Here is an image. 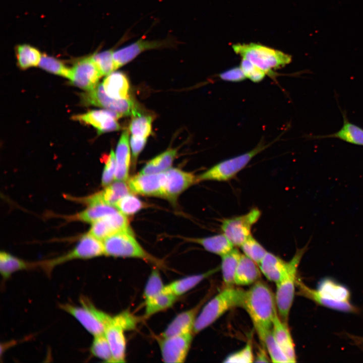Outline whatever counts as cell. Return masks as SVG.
Instances as JSON below:
<instances>
[{
	"label": "cell",
	"instance_id": "6da1fadb",
	"mask_svg": "<svg viewBox=\"0 0 363 363\" xmlns=\"http://www.w3.org/2000/svg\"><path fill=\"white\" fill-rule=\"evenodd\" d=\"M243 308L249 315L258 336L272 327L277 312L275 294L265 283L258 281L245 292Z\"/></svg>",
	"mask_w": 363,
	"mask_h": 363
},
{
	"label": "cell",
	"instance_id": "7a4b0ae2",
	"mask_svg": "<svg viewBox=\"0 0 363 363\" xmlns=\"http://www.w3.org/2000/svg\"><path fill=\"white\" fill-rule=\"evenodd\" d=\"M298 294L318 305L345 313H356L358 309L350 302L348 288L331 278H324L318 283L317 289L310 288L297 280Z\"/></svg>",
	"mask_w": 363,
	"mask_h": 363
},
{
	"label": "cell",
	"instance_id": "3957f363",
	"mask_svg": "<svg viewBox=\"0 0 363 363\" xmlns=\"http://www.w3.org/2000/svg\"><path fill=\"white\" fill-rule=\"evenodd\" d=\"M245 292L234 286L225 287L203 308L196 318L193 333L197 334L207 328L227 311L243 307Z\"/></svg>",
	"mask_w": 363,
	"mask_h": 363
},
{
	"label": "cell",
	"instance_id": "277c9868",
	"mask_svg": "<svg viewBox=\"0 0 363 363\" xmlns=\"http://www.w3.org/2000/svg\"><path fill=\"white\" fill-rule=\"evenodd\" d=\"M232 48L242 58L251 62L270 76L292 60L288 54L257 43H237L232 45Z\"/></svg>",
	"mask_w": 363,
	"mask_h": 363
},
{
	"label": "cell",
	"instance_id": "5b68a950",
	"mask_svg": "<svg viewBox=\"0 0 363 363\" xmlns=\"http://www.w3.org/2000/svg\"><path fill=\"white\" fill-rule=\"evenodd\" d=\"M310 241L303 248L297 249L293 257L288 262L285 274L276 284L275 294L278 314L281 319L287 322L292 307L295 289L297 281V271L301 259L307 252Z\"/></svg>",
	"mask_w": 363,
	"mask_h": 363
},
{
	"label": "cell",
	"instance_id": "8992f818",
	"mask_svg": "<svg viewBox=\"0 0 363 363\" xmlns=\"http://www.w3.org/2000/svg\"><path fill=\"white\" fill-rule=\"evenodd\" d=\"M104 255L115 257L139 258L157 265L162 263L146 252L134 237L132 231H122L102 240Z\"/></svg>",
	"mask_w": 363,
	"mask_h": 363
},
{
	"label": "cell",
	"instance_id": "52a82bcc",
	"mask_svg": "<svg viewBox=\"0 0 363 363\" xmlns=\"http://www.w3.org/2000/svg\"><path fill=\"white\" fill-rule=\"evenodd\" d=\"M269 145L261 141L253 149L223 160L197 176V182L204 180L227 181L244 169L257 154Z\"/></svg>",
	"mask_w": 363,
	"mask_h": 363
},
{
	"label": "cell",
	"instance_id": "ba28073f",
	"mask_svg": "<svg viewBox=\"0 0 363 363\" xmlns=\"http://www.w3.org/2000/svg\"><path fill=\"white\" fill-rule=\"evenodd\" d=\"M60 308L73 316L93 336L104 334L111 316L97 309L88 299L80 298V306L61 304Z\"/></svg>",
	"mask_w": 363,
	"mask_h": 363
},
{
	"label": "cell",
	"instance_id": "9c48e42d",
	"mask_svg": "<svg viewBox=\"0 0 363 363\" xmlns=\"http://www.w3.org/2000/svg\"><path fill=\"white\" fill-rule=\"evenodd\" d=\"M104 255L102 241L89 233L83 235L76 246L65 255L37 263L47 273L55 266L75 259H86Z\"/></svg>",
	"mask_w": 363,
	"mask_h": 363
},
{
	"label": "cell",
	"instance_id": "30bf717a",
	"mask_svg": "<svg viewBox=\"0 0 363 363\" xmlns=\"http://www.w3.org/2000/svg\"><path fill=\"white\" fill-rule=\"evenodd\" d=\"M81 103L84 105H93L114 111L122 116H129L136 107L130 98L117 99L109 96L105 92L102 84L81 94Z\"/></svg>",
	"mask_w": 363,
	"mask_h": 363
},
{
	"label": "cell",
	"instance_id": "8fae6325",
	"mask_svg": "<svg viewBox=\"0 0 363 363\" xmlns=\"http://www.w3.org/2000/svg\"><path fill=\"white\" fill-rule=\"evenodd\" d=\"M261 215L260 210L255 208L244 215L225 219L221 225L223 233L233 246L240 247L251 235L252 227Z\"/></svg>",
	"mask_w": 363,
	"mask_h": 363
},
{
	"label": "cell",
	"instance_id": "7c38bea8",
	"mask_svg": "<svg viewBox=\"0 0 363 363\" xmlns=\"http://www.w3.org/2000/svg\"><path fill=\"white\" fill-rule=\"evenodd\" d=\"M177 42L172 38L150 40L141 38L138 40L113 51V58L116 70L133 60L145 51L168 48L174 46Z\"/></svg>",
	"mask_w": 363,
	"mask_h": 363
},
{
	"label": "cell",
	"instance_id": "4fadbf2b",
	"mask_svg": "<svg viewBox=\"0 0 363 363\" xmlns=\"http://www.w3.org/2000/svg\"><path fill=\"white\" fill-rule=\"evenodd\" d=\"M130 330L128 322L121 313L111 318L104 334L109 343L114 362L126 361V341L125 331Z\"/></svg>",
	"mask_w": 363,
	"mask_h": 363
},
{
	"label": "cell",
	"instance_id": "5bb4252c",
	"mask_svg": "<svg viewBox=\"0 0 363 363\" xmlns=\"http://www.w3.org/2000/svg\"><path fill=\"white\" fill-rule=\"evenodd\" d=\"M193 332H189L159 340L162 360L167 363L185 362L193 340Z\"/></svg>",
	"mask_w": 363,
	"mask_h": 363
},
{
	"label": "cell",
	"instance_id": "9a60e30c",
	"mask_svg": "<svg viewBox=\"0 0 363 363\" xmlns=\"http://www.w3.org/2000/svg\"><path fill=\"white\" fill-rule=\"evenodd\" d=\"M102 74L91 56L77 61L71 69V82L86 91L94 89L98 84Z\"/></svg>",
	"mask_w": 363,
	"mask_h": 363
},
{
	"label": "cell",
	"instance_id": "2e32d148",
	"mask_svg": "<svg viewBox=\"0 0 363 363\" xmlns=\"http://www.w3.org/2000/svg\"><path fill=\"white\" fill-rule=\"evenodd\" d=\"M123 117L120 114L109 110H93L86 113L78 114L73 119L91 125L97 130L99 134L118 131L120 126L117 119Z\"/></svg>",
	"mask_w": 363,
	"mask_h": 363
},
{
	"label": "cell",
	"instance_id": "e0dca14e",
	"mask_svg": "<svg viewBox=\"0 0 363 363\" xmlns=\"http://www.w3.org/2000/svg\"><path fill=\"white\" fill-rule=\"evenodd\" d=\"M165 181L164 172L151 174L139 173L131 177L128 184L134 193L163 198Z\"/></svg>",
	"mask_w": 363,
	"mask_h": 363
},
{
	"label": "cell",
	"instance_id": "ac0fdd59",
	"mask_svg": "<svg viewBox=\"0 0 363 363\" xmlns=\"http://www.w3.org/2000/svg\"><path fill=\"white\" fill-rule=\"evenodd\" d=\"M165 181L163 197L172 202L184 191L197 183V176L193 173L177 168H170L164 171Z\"/></svg>",
	"mask_w": 363,
	"mask_h": 363
},
{
	"label": "cell",
	"instance_id": "d6986e66",
	"mask_svg": "<svg viewBox=\"0 0 363 363\" xmlns=\"http://www.w3.org/2000/svg\"><path fill=\"white\" fill-rule=\"evenodd\" d=\"M91 224L88 233L101 240L116 232L131 230L127 216L119 211L106 215Z\"/></svg>",
	"mask_w": 363,
	"mask_h": 363
},
{
	"label": "cell",
	"instance_id": "ffe728a7",
	"mask_svg": "<svg viewBox=\"0 0 363 363\" xmlns=\"http://www.w3.org/2000/svg\"><path fill=\"white\" fill-rule=\"evenodd\" d=\"M343 118L341 128L337 132L327 135H310V140H321L328 138L338 139L353 145L363 146V128L349 121L345 110L339 106Z\"/></svg>",
	"mask_w": 363,
	"mask_h": 363
},
{
	"label": "cell",
	"instance_id": "44dd1931",
	"mask_svg": "<svg viewBox=\"0 0 363 363\" xmlns=\"http://www.w3.org/2000/svg\"><path fill=\"white\" fill-rule=\"evenodd\" d=\"M286 323L281 319L277 312L273 319L272 331L276 341L290 362H295V346Z\"/></svg>",
	"mask_w": 363,
	"mask_h": 363
},
{
	"label": "cell",
	"instance_id": "7402d4cb",
	"mask_svg": "<svg viewBox=\"0 0 363 363\" xmlns=\"http://www.w3.org/2000/svg\"><path fill=\"white\" fill-rule=\"evenodd\" d=\"M201 305L177 315L162 333L161 337L167 338L193 332L194 324Z\"/></svg>",
	"mask_w": 363,
	"mask_h": 363
},
{
	"label": "cell",
	"instance_id": "603a6c76",
	"mask_svg": "<svg viewBox=\"0 0 363 363\" xmlns=\"http://www.w3.org/2000/svg\"><path fill=\"white\" fill-rule=\"evenodd\" d=\"M115 157L116 167L115 179L125 181L129 177L131 160L128 130H125L120 136L116 147Z\"/></svg>",
	"mask_w": 363,
	"mask_h": 363
},
{
	"label": "cell",
	"instance_id": "cb8c5ba5",
	"mask_svg": "<svg viewBox=\"0 0 363 363\" xmlns=\"http://www.w3.org/2000/svg\"><path fill=\"white\" fill-rule=\"evenodd\" d=\"M102 84L109 96L117 99L130 98L129 82L125 73L113 72L107 75Z\"/></svg>",
	"mask_w": 363,
	"mask_h": 363
},
{
	"label": "cell",
	"instance_id": "d4e9b609",
	"mask_svg": "<svg viewBox=\"0 0 363 363\" xmlns=\"http://www.w3.org/2000/svg\"><path fill=\"white\" fill-rule=\"evenodd\" d=\"M261 272L257 263L241 254L235 272V285L244 286L253 284L259 281Z\"/></svg>",
	"mask_w": 363,
	"mask_h": 363
},
{
	"label": "cell",
	"instance_id": "484cf974",
	"mask_svg": "<svg viewBox=\"0 0 363 363\" xmlns=\"http://www.w3.org/2000/svg\"><path fill=\"white\" fill-rule=\"evenodd\" d=\"M261 273L270 281L276 284L285 274L288 262H285L273 254L267 252L259 265Z\"/></svg>",
	"mask_w": 363,
	"mask_h": 363
},
{
	"label": "cell",
	"instance_id": "4316f807",
	"mask_svg": "<svg viewBox=\"0 0 363 363\" xmlns=\"http://www.w3.org/2000/svg\"><path fill=\"white\" fill-rule=\"evenodd\" d=\"M188 240L202 246L209 252L220 256L233 249V245L223 233L203 238H189Z\"/></svg>",
	"mask_w": 363,
	"mask_h": 363
},
{
	"label": "cell",
	"instance_id": "83f0119b",
	"mask_svg": "<svg viewBox=\"0 0 363 363\" xmlns=\"http://www.w3.org/2000/svg\"><path fill=\"white\" fill-rule=\"evenodd\" d=\"M118 211V210L113 205L100 202L88 205L84 210L69 216V219L72 220L92 223L106 215Z\"/></svg>",
	"mask_w": 363,
	"mask_h": 363
},
{
	"label": "cell",
	"instance_id": "f1b7e54d",
	"mask_svg": "<svg viewBox=\"0 0 363 363\" xmlns=\"http://www.w3.org/2000/svg\"><path fill=\"white\" fill-rule=\"evenodd\" d=\"M219 269V267H216L201 274L193 275L176 280L165 285V288L177 296L183 295L195 287L205 278L216 273Z\"/></svg>",
	"mask_w": 363,
	"mask_h": 363
},
{
	"label": "cell",
	"instance_id": "f546056e",
	"mask_svg": "<svg viewBox=\"0 0 363 363\" xmlns=\"http://www.w3.org/2000/svg\"><path fill=\"white\" fill-rule=\"evenodd\" d=\"M128 184L124 180H116L105 187L103 190L93 194L99 202L113 205L120 199L130 193Z\"/></svg>",
	"mask_w": 363,
	"mask_h": 363
},
{
	"label": "cell",
	"instance_id": "4dcf8cb0",
	"mask_svg": "<svg viewBox=\"0 0 363 363\" xmlns=\"http://www.w3.org/2000/svg\"><path fill=\"white\" fill-rule=\"evenodd\" d=\"M36 267V263L26 262L5 251L0 253V272L4 279L16 272Z\"/></svg>",
	"mask_w": 363,
	"mask_h": 363
},
{
	"label": "cell",
	"instance_id": "1f68e13d",
	"mask_svg": "<svg viewBox=\"0 0 363 363\" xmlns=\"http://www.w3.org/2000/svg\"><path fill=\"white\" fill-rule=\"evenodd\" d=\"M177 155V150L168 149L149 160L142 168L140 173H159L168 170Z\"/></svg>",
	"mask_w": 363,
	"mask_h": 363
},
{
	"label": "cell",
	"instance_id": "d6a6232c",
	"mask_svg": "<svg viewBox=\"0 0 363 363\" xmlns=\"http://www.w3.org/2000/svg\"><path fill=\"white\" fill-rule=\"evenodd\" d=\"M241 254L236 249H233L221 257V269L225 287L235 285L234 277L236 270Z\"/></svg>",
	"mask_w": 363,
	"mask_h": 363
},
{
	"label": "cell",
	"instance_id": "836d02e7",
	"mask_svg": "<svg viewBox=\"0 0 363 363\" xmlns=\"http://www.w3.org/2000/svg\"><path fill=\"white\" fill-rule=\"evenodd\" d=\"M177 296L167 290H163L157 295L145 300V314L147 318L171 306L175 302Z\"/></svg>",
	"mask_w": 363,
	"mask_h": 363
},
{
	"label": "cell",
	"instance_id": "e575fe53",
	"mask_svg": "<svg viewBox=\"0 0 363 363\" xmlns=\"http://www.w3.org/2000/svg\"><path fill=\"white\" fill-rule=\"evenodd\" d=\"M131 115L129 130L132 135L147 138L152 133V117L140 112L137 106Z\"/></svg>",
	"mask_w": 363,
	"mask_h": 363
},
{
	"label": "cell",
	"instance_id": "d590c367",
	"mask_svg": "<svg viewBox=\"0 0 363 363\" xmlns=\"http://www.w3.org/2000/svg\"><path fill=\"white\" fill-rule=\"evenodd\" d=\"M16 54L18 65L22 69L38 66L42 56L38 49L27 44L17 45Z\"/></svg>",
	"mask_w": 363,
	"mask_h": 363
},
{
	"label": "cell",
	"instance_id": "8d00e7d4",
	"mask_svg": "<svg viewBox=\"0 0 363 363\" xmlns=\"http://www.w3.org/2000/svg\"><path fill=\"white\" fill-rule=\"evenodd\" d=\"M259 337L262 343L263 346L265 348L269 355L272 362L277 363L290 362L276 341L273 335L272 329L266 331Z\"/></svg>",
	"mask_w": 363,
	"mask_h": 363
},
{
	"label": "cell",
	"instance_id": "74e56055",
	"mask_svg": "<svg viewBox=\"0 0 363 363\" xmlns=\"http://www.w3.org/2000/svg\"><path fill=\"white\" fill-rule=\"evenodd\" d=\"M90 352L93 356L106 362H114L109 343L104 334L94 336Z\"/></svg>",
	"mask_w": 363,
	"mask_h": 363
},
{
	"label": "cell",
	"instance_id": "f35d334b",
	"mask_svg": "<svg viewBox=\"0 0 363 363\" xmlns=\"http://www.w3.org/2000/svg\"><path fill=\"white\" fill-rule=\"evenodd\" d=\"M39 67L49 73L60 76L69 79L71 69L67 67L60 60L46 54L42 55Z\"/></svg>",
	"mask_w": 363,
	"mask_h": 363
},
{
	"label": "cell",
	"instance_id": "ab89813d",
	"mask_svg": "<svg viewBox=\"0 0 363 363\" xmlns=\"http://www.w3.org/2000/svg\"><path fill=\"white\" fill-rule=\"evenodd\" d=\"M114 206L123 214L132 215L145 207V204L138 197L130 193L120 199Z\"/></svg>",
	"mask_w": 363,
	"mask_h": 363
},
{
	"label": "cell",
	"instance_id": "60d3db41",
	"mask_svg": "<svg viewBox=\"0 0 363 363\" xmlns=\"http://www.w3.org/2000/svg\"><path fill=\"white\" fill-rule=\"evenodd\" d=\"M240 247L244 255L258 265L268 252L251 235Z\"/></svg>",
	"mask_w": 363,
	"mask_h": 363
},
{
	"label": "cell",
	"instance_id": "b9f144b4",
	"mask_svg": "<svg viewBox=\"0 0 363 363\" xmlns=\"http://www.w3.org/2000/svg\"><path fill=\"white\" fill-rule=\"evenodd\" d=\"M113 49L94 53L91 56L103 76L108 75L116 70L113 58Z\"/></svg>",
	"mask_w": 363,
	"mask_h": 363
},
{
	"label": "cell",
	"instance_id": "7bdbcfd3",
	"mask_svg": "<svg viewBox=\"0 0 363 363\" xmlns=\"http://www.w3.org/2000/svg\"><path fill=\"white\" fill-rule=\"evenodd\" d=\"M164 285L160 273L157 269H153L149 277L144 291L145 300L148 299L160 293Z\"/></svg>",
	"mask_w": 363,
	"mask_h": 363
},
{
	"label": "cell",
	"instance_id": "ee69618b",
	"mask_svg": "<svg viewBox=\"0 0 363 363\" xmlns=\"http://www.w3.org/2000/svg\"><path fill=\"white\" fill-rule=\"evenodd\" d=\"M104 159L105 165L102 174L101 184L106 187L115 179L116 162L113 151L111 150L110 153L105 156Z\"/></svg>",
	"mask_w": 363,
	"mask_h": 363
},
{
	"label": "cell",
	"instance_id": "f6af8a7d",
	"mask_svg": "<svg viewBox=\"0 0 363 363\" xmlns=\"http://www.w3.org/2000/svg\"><path fill=\"white\" fill-rule=\"evenodd\" d=\"M255 357L251 342L243 348L228 355L223 362L250 363L254 361Z\"/></svg>",
	"mask_w": 363,
	"mask_h": 363
},
{
	"label": "cell",
	"instance_id": "bcb514c9",
	"mask_svg": "<svg viewBox=\"0 0 363 363\" xmlns=\"http://www.w3.org/2000/svg\"><path fill=\"white\" fill-rule=\"evenodd\" d=\"M239 66L246 78L254 83L261 82L266 75L265 72L248 59L242 58Z\"/></svg>",
	"mask_w": 363,
	"mask_h": 363
},
{
	"label": "cell",
	"instance_id": "7dc6e473",
	"mask_svg": "<svg viewBox=\"0 0 363 363\" xmlns=\"http://www.w3.org/2000/svg\"><path fill=\"white\" fill-rule=\"evenodd\" d=\"M220 79L224 81L239 82L247 79L240 67H235L221 72Z\"/></svg>",
	"mask_w": 363,
	"mask_h": 363
},
{
	"label": "cell",
	"instance_id": "c3c4849f",
	"mask_svg": "<svg viewBox=\"0 0 363 363\" xmlns=\"http://www.w3.org/2000/svg\"><path fill=\"white\" fill-rule=\"evenodd\" d=\"M147 139L134 135H132L130 138V142L132 151V162L134 166H135L139 154L145 146Z\"/></svg>",
	"mask_w": 363,
	"mask_h": 363
},
{
	"label": "cell",
	"instance_id": "681fc988",
	"mask_svg": "<svg viewBox=\"0 0 363 363\" xmlns=\"http://www.w3.org/2000/svg\"><path fill=\"white\" fill-rule=\"evenodd\" d=\"M266 349L264 348H260L257 352L256 357L255 358V362H269L270 360L267 356Z\"/></svg>",
	"mask_w": 363,
	"mask_h": 363
},
{
	"label": "cell",
	"instance_id": "f907efd6",
	"mask_svg": "<svg viewBox=\"0 0 363 363\" xmlns=\"http://www.w3.org/2000/svg\"><path fill=\"white\" fill-rule=\"evenodd\" d=\"M349 337L353 340L355 342L358 344L361 345L363 346V337H358L353 335H350Z\"/></svg>",
	"mask_w": 363,
	"mask_h": 363
}]
</instances>
